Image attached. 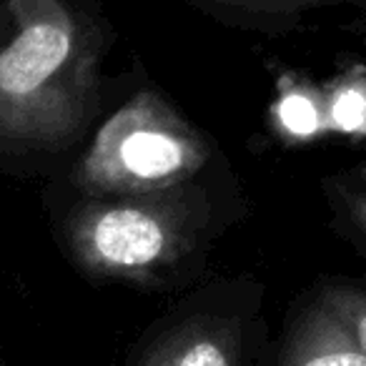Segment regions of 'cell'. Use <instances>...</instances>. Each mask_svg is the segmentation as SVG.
<instances>
[{
  "mask_svg": "<svg viewBox=\"0 0 366 366\" xmlns=\"http://www.w3.org/2000/svg\"><path fill=\"white\" fill-rule=\"evenodd\" d=\"M101 48L78 0H0V166L61 156L86 136Z\"/></svg>",
  "mask_w": 366,
  "mask_h": 366,
  "instance_id": "obj_1",
  "label": "cell"
},
{
  "mask_svg": "<svg viewBox=\"0 0 366 366\" xmlns=\"http://www.w3.org/2000/svg\"><path fill=\"white\" fill-rule=\"evenodd\" d=\"M199 183L128 196H78L61 221L68 259L93 284L173 291L199 279L211 239Z\"/></svg>",
  "mask_w": 366,
  "mask_h": 366,
  "instance_id": "obj_2",
  "label": "cell"
},
{
  "mask_svg": "<svg viewBox=\"0 0 366 366\" xmlns=\"http://www.w3.org/2000/svg\"><path fill=\"white\" fill-rule=\"evenodd\" d=\"M209 161V138L161 93L143 88L98 128L71 183L81 196L153 194L194 183Z\"/></svg>",
  "mask_w": 366,
  "mask_h": 366,
  "instance_id": "obj_3",
  "label": "cell"
},
{
  "mask_svg": "<svg viewBox=\"0 0 366 366\" xmlns=\"http://www.w3.org/2000/svg\"><path fill=\"white\" fill-rule=\"evenodd\" d=\"M261 309L256 281L204 284L141 331L123 366H261L269 351Z\"/></svg>",
  "mask_w": 366,
  "mask_h": 366,
  "instance_id": "obj_4",
  "label": "cell"
},
{
  "mask_svg": "<svg viewBox=\"0 0 366 366\" xmlns=\"http://www.w3.org/2000/svg\"><path fill=\"white\" fill-rule=\"evenodd\" d=\"M261 366H366V351L314 291H306L286 314Z\"/></svg>",
  "mask_w": 366,
  "mask_h": 366,
  "instance_id": "obj_5",
  "label": "cell"
},
{
  "mask_svg": "<svg viewBox=\"0 0 366 366\" xmlns=\"http://www.w3.org/2000/svg\"><path fill=\"white\" fill-rule=\"evenodd\" d=\"M324 191L344 236L366 256V166L326 176Z\"/></svg>",
  "mask_w": 366,
  "mask_h": 366,
  "instance_id": "obj_6",
  "label": "cell"
},
{
  "mask_svg": "<svg viewBox=\"0 0 366 366\" xmlns=\"http://www.w3.org/2000/svg\"><path fill=\"white\" fill-rule=\"evenodd\" d=\"M311 291L366 351V284L349 279H324Z\"/></svg>",
  "mask_w": 366,
  "mask_h": 366,
  "instance_id": "obj_7",
  "label": "cell"
},
{
  "mask_svg": "<svg viewBox=\"0 0 366 366\" xmlns=\"http://www.w3.org/2000/svg\"><path fill=\"white\" fill-rule=\"evenodd\" d=\"M204 11H214L226 18H244V21H279V18L299 16L311 8L336 6L344 0H191Z\"/></svg>",
  "mask_w": 366,
  "mask_h": 366,
  "instance_id": "obj_8",
  "label": "cell"
},
{
  "mask_svg": "<svg viewBox=\"0 0 366 366\" xmlns=\"http://www.w3.org/2000/svg\"><path fill=\"white\" fill-rule=\"evenodd\" d=\"M281 121L286 123L291 133L296 136H311L319 126V113L316 106L306 96H289L279 108Z\"/></svg>",
  "mask_w": 366,
  "mask_h": 366,
  "instance_id": "obj_9",
  "label": "cell"
},
{
  "mask_svg": "<svg viewBox=\"0 0 366 366\" xmlns=\"http://www.w3.org/2000/svg\"><path fill=\"white\" fill-rule=\"evenodd\" d=\"M0 366H8V364H6V359H3V351H0Z\"/></svg>",
  "mask_w": 366,
  "mask_h": 366,
  "instance_id": "obj_10",
  "label": "cell"
}]
</instances>
